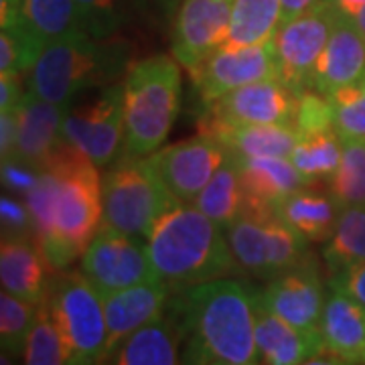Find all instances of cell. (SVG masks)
I'll return each mask as SVG.
<instances>
[{
	"label": "cell",
	"mask_w": 365,
	"mask_h": 365,
	"mask_svg": "<svg viewBox=\"0 0 365 365\" xmlns=\"http://www.w3.org/2000/svg\"><path fill=\"white\" fill-rule=\"evenodd\" d=\"M0 217H2V235L31 234V215H29L25 201L21 203L14 197L2 195Z\"/></svg>",
	"instance_id": "obj_39"
},
{
	"label": "cell",
	"mask_w": 365,
	"mask_h": 365,
	"mask_svg": "<svg viewBox=\"0 0 365 365\" xmlns=\"http://www.w3.org/2000/svg\"><path fill=\"white\" fill-rule=\"evenodd\" d=\"M282 21L280 0H235L227 45H256L272 39Z\"/></svg>",
	"instance_id": "obj_31"
},
{
	"label": "cell",
	"mask_w": 365,
	"mask_h": 365,
	"mask_svg": "<svg viewBox=\"0 0 365 365\" xmlns=\"http://www.w3.org/2000/svg\"><path fill=\"white\" fill-rule=\"evenodd\" d=\"M185 331L182 364L250 365L258 361L256 292L230 278L187 287L175 300Z\"/></svg>",
	"instance_id": "obj_2"
},
{
	"label": "cell",
	"mask_w": 365,
	"mask_h": 365,
	"mask_svg": "<svg viewBox=\"0 0 365 365\" xmlns=\"http://www.w3.org/2000/svg\"><path fill=\"white\" fill-rule=\"evenodd\" d=\"M337 4V9L349 16H357L365 9V0H331Z\"/></svg>",
	"instance_id": "obj_46"
},
{
	"label": "cell",
	"mask_w": 365,
	"mask_h": 365,
	"mask_svg": "<svg viewBox=\"0 0 365 365\" xmlns=\"http://www.w3.org/2000/svg\"><path fill=\"white\" fill-rule=\"evenodd\" d=\"M167 297H169V287L163 280L143 282L104 297L106 323H108L104 361L110 359V355L134 331L165 314Z\"/></svg>",
	"instance_id": "obj_18"
},
{
	"label": "cell",
	"mask_w": 365,
	"mask_h": 365,
	"mask_svg": "<svg viewBox=\"0 0 365 365\" xmlns=\"http://www.w3.org/2000/svg\"><path fill=\"white\" fill-rule=\"evenodd\" d=\"M45 300L63 333L71 364H104L108 341L104 297L83 272L67 268L55 274Z\"/></svg>",
	"instance_id": "obj_7"
},
{
	"label": "cell",
	"mask_w": 365,
	"mask_h": 365,
	"mask_svg": "<svg viewBox=\"0 0 365 365\" xmlns=\"http://www.w3.org/2000/svg\"><path fill=\"white\" fill-rule=\"evenodd\" d=\"M343 209L331 187L325 189L321 182H309L288 195L274 215L309 244H325L335 232Z\"/></svg>",
	"instance_id": "obj_22"
},
{
	"label": "cell",
	"mask_w": 365,
	"mask_h": 365,
	"mask_svg": "<svg viewBox=\"0 0 365 365\" xmlns=\"http://www.w3.org/2000/svg\"><path fill=\"white\" fill-rule=\"evenodd\" d=\"M63 134L98 169H108L124 150V86L110 83L90 104L69 108Z\"/></svg>",
	"instance_id": "obj_12"
},
{
	"label": "cell",
	"mask_w": 365,
	"mask_h": 365,
	"mask_svg": "<svg viewBox=\"0 0 365 365\" xmlns=\"http://www.w3.org/2000/svg\"><path fill=\"white\" fill-rule=\"evenodd\" d=\"M240 173L246 211L256 213H274L288 195L304 185L290 157H240Z\"/></svg>",
	"instance_id": "obj_23"
},
{
	"label": "cell",
	"mask_w": 365,
	"mask_h": 365,
	"mask_svg": "<svg viewBox=\"0 0 365 365\" xmlns=\"http://www.w3.org/2000/svg\"><path fill=\"white\" fill-rule=\"evenodd\" d=\"M201 132L217 138L240 157H290L299 143L294 124H246L205 114Z\"/></svg>",
	"instance_id": "obj_21"
},
{
	"label": "cell",
	"mask_w": 365,
	"mask_h": 365,
	"mask_svg": "<svg viewBox=\"0 0 365 365\" xmlns=\"http://www.w3.org/2000/svg\"><path fill=\"white\" fill-rule=\"evenodd\" d=\"M299 93L280 79L246 83L209 104L211 116L246 124H294Z\"/></svg>",
	"instance_id": "obj_17"
},
{
	"label": "cell",
	"mask_w": 365,
	"mask_h": 365,
	"mask_svg": "<svg viewBox=\"0 0 365 365\" xmlns=\"http://www.w3.org/2000/svg\"><path fill=\"white\" fill-rule=\"evenodd\" d=\"M25 88L21 76L14 73H0V112L16 110L25 98Z\"/></svg>",
	"instance_id": "obj_42"
},
{
	"label": "cell",
	"mask_w": 365,
	"mask_h": 365,
	"mask_svg": "<svg viewBox=\"0 0 365 365\" xmlns=\"http://www.w3.org/2000/svg\"><path fill=\"white\" fill-rule=\"evenodd\" d=\"M57 270L45 258L39 244L29 235H2L0 282L21 299L39 304L47 297Z\"/></svg>",
	"instance_id": "obj_20"
},
{
	"label": "cell",
	"mask_w": 365,
	"mask_h": 365,
	"mask_svg": "<svg viewBox=\"0 0 365 365\" xmlns=\"http://www.w3.org/2000/svg\"><path fill=\"white\" fill-rule=\"evenodd\" d=\"M19 138V110L0 112V155L2 160L13 157Z\"/></svg>",
	"instance_id": "obj_43"
},
{
	"label": "cell",
	"mask_w": 365,
	"mask_h": 365,
	"mask_svg": "<svg viewBox=\"0 0 365 365\" xmlns=\"http://www.w3.org/2000/svg\"><path fill=\"white\" fill-rule=\"evenodd\" d=\"M79 270L108 297L143 282L160 280L148 254L146 237L130 235L102 223L79 260Z\"/></svg>",
	"instance_id": "obj_10"
},
{
	"label": "cell",
	"mask_w": 365,
	"mask_h": 365,
	"mask_svg": "<svg viewBox=\"0 0 365 365\" xmlns=\"http://www.w3.org/2000/svg\"><path fill=\"white\" fill-rule=\"evenodd\" d=\"M365 76V33L355 16L341 11L325 51L319 59L313 90L331 96Z\"/></svg>",
	"instance_id": "obj_19"
},
{
	"label": "cell",
	"mask_w": 365,
	"mask_h": 365,
	"mask_svg": "<svg viewBox=\"0 0 365 365\" xmlns=\"http://www.w3.org/2000/svg\"><path fill=\"white\" fill-rule=\"evenodd\" d=\"M71 104H55L37 98L26 90L23 102L19 104V138L13 157L6 160H19L35 170H45L59 148L67 143L63 134V122Z\"/></svg>",
	"instance_id": "obj_16"
},
{
	"label": "cell",
	"mask_w": 365,
	"mask_h": 365,
	"mask_svg": "<svg viewBox=\"0 0 365 365\" xmlns=\"http://www.w3.org/2000/svg\"><path fill=\"white\" fill-rule=\"evenodd\" d=\"M31 237L57 272L81 260L104 223L102 177L98 167L66 143L23 197Z\"/></svg>",
	"instance_id": "obj_1"
},
{
	"label": "cell",
	"mask_w": 365,
	"mask_h": 365,
	"mask_svg": "<svg viewBox=\"0 0 365 365\" xmlns=\"http://www.w3.org/2000/svg\"><path fill=\"white\" fill-rule=\"evenodd\" d=\"M237 272L270 280L309 258V242L274 213L244 211L227 227Z\"/></svg>",
	"instance_id": "obj_8"
},
{
	"label": "cell",
	"mask_w": 365,
	"mask_h": 365,
	"mask_svg": "<svg viewBox=\"0 0 365 365\" xmlns=\"http://www.w3.org/2000/svg\"><path fill=\"white\" fill-rule=\"evenodd\" d=\"M317 2H321V0H280V4H282V21L280 23L294 19L297 14L304 13L307 9L314 6Z\"/></svg>",
	"instance_id": "obj_45"
},
{
	"label": "cell",
	"mask_w": 365,
	"mask_h": 365,
	"mask_svg": "<svg viewBox=\"0 0 365 365\" xmlns=\"http://www.w3.org/2000/svg\"><path fill=\"white\" fill-rule=\"evenodd\" d=\"M130 57L124 41L96 39L88 33L51 43L29 71L26 90L41 100L71 104L81 91L116 81Z\"/></svg>",
	"instance_id": "obj_4"
},
{
	"label": "cell",
	"mask_w": 365,
	"mask_h": 365,
	"mask_svg": "<svg viewBox=\"0 0 365 365\" xmlns=\"http://www.w3.org/2000/svg\"><path fill=\"white\" fill-rule=\"evenodd\" d=\"M355 21H357V25L361 26V29H364V33H365V9L361 11V13L357 14V16H355Z\"/></svg>",
	"instance_id": "obj_48"
},
{
	"label": "cell",
	"mask_w": 365,
	"mask_h": 365,
	"mask_svg": "<svg viewBox=\"0 0 365 365\" xmlns=\"http://www.w3.org/2000/svg\"><path fill=\"white\" fill-rule=\"evenodd\" d=\"M181 63L153 55L128 69L124 79V153L150 157L158 150L181 110Z\"/></svg>",
	"instance_id": "obj_5"
},
{
	"label": "cell",
	"mask_w": 365,
	"mask_h": 365,
	"mask_svg": "<svg viewBox=\"0 0 365 365\" xmlns=\"http://www.w3.org/2000/svg\"><path fill=\"white\" fill-rule=\"evenodd\" d=\"M37 314V304L2 290L0 294V341L2 351L23 353L29 331Z\"/></svg>",
	"instance_id": "obj_36"
},
{
	"label": "cell",
	"mask_w": 365,
	"mask_h": 365,
	"mask_svg": "<svg viewBox=\"0 0 365 365\" xmlns=\"http://www.w3.org/2000/svg\"><path fill=\"white\" fill-rule=\"evenodd\" d=\"M341 140H365V76L329 96Z\"/></svg>",
	"instance_id": "obj_35"
},
{
	"label": "cell",
	"mask_w": 365,
	"mask_h": 365,
	"mask_svg": "<svg viewBox=\"0 0 365 365\" xmlns=\"http://www.w3.org/2000/svg\"><path fill=\"white\" fill-rule=\"evenodd\" d=\"M258 361L268 365L309 364L325 345L319 331H302L258 304L256 317Z\"/></svg>",
	"instance_id": "obj_25"
},
{
	"label": "cell",
	"mask_w": 365,
	"mask_h": 365,
	"mask_svg": "<svg viewBox=\"0 0 365 365\" xmlns=\"http://www.w3.org/2000/svg\"><path fill=\"white\" fill-rule=\"evenodd\" d=\"M182 0H134V6L140 9L143 13L150 14L153 19L158 21H170L179 11Z\"/></svg>",
	"instance_id": "obj_44"
},
{
	"label": "cell",
	"mask_w": 365,
	"mask_h": 365,
	"mask_svg": "<svg viewBox=\"0 0 365 365\" xmlns=\"http://www.w3.org/2000/svg\"><path fill=\"white\" fill-rule=\"evenodd\" d=\"M185 343L179 317L163 314L134 331L116 351L110 355L108 364L116 365H173L179 364V347Z\"/></svg>",
	"instance_id": "obj_26"
},
{
	"label": "cell",
	"mask_w": 365,
	"mask_h": 365,
	"mask_svg": "<svg viewBox=\"0 0 365 365\" xmlns=\"http://www.w3.org/2000/svg\"><path fill=\"white\" fill-rule=\"evenodd\" d=\"M329 276L365 262V205L345 207L333 235L323 244Z\"/></svg>",
	"instance_id": "obj_30"
},
{
	"label": "cell",
	"mask_w": 365,
	"mask_h": 365,
	"mask_svg": "<svg viewBox=\"0 0 365 365\" xmlns=\"http://www.w3.org/2000/svg\"><path fill=\"white\" fill-rule=\"evenodd\" d=\"M319 335L343 364H365V304L331 290L319 321Z\"/></svg>",
	"instance_id": "obj_24"
},
{
	"label": "cell",
	"mask_w": 365,
	"mask_h": 365,
	"mask_svg": "<svg viewBox=\"0 0 365 365\" xmlns=\"http://www.w3.org/2000/svg\"><path fill=\"white\" fill-rule=\"evenodd\" d=\"M81 11L88 35L96 39H108L122 25H126L134 0H76Z\"/></svg>",
	"instance_id": "obj_37"
},
{
	"label": "cell",
	"mask_w": 365,
	"mask_h": 365,
	"mask_svg": "<svg viewBox=\"0 0 365 365\" xmlns=\"http://www.w3.org/2000/svg\"><path fill=\"white\" fill-rule=\"evenodd\" d=\"M294 126H297L299 134L335 128L333 126V104H331L329 96L317 90L302 91L299 96Z\"/></svg>",
	"instance_id": "obj_38"
},
{
	"label": "cell",
	"mask_w": 365,
	"mask_h": 365,
	"mask_svg": "<svg viewBox=\"0 0 365 365\" xmlns=\"http://www.w3.org/2000/svg\"><path fill=\"white\" fill-rule=\"evenodd\" d=\"M341 11L335 2L321 0L294 19L280 23L274 43L278 53V79L294 93L313 90L319 59L325 51Z\"/></svg>",
	"instance_id": "obj_9"
},
{
	"label": "cell",
	"mask_w": 365,
	"mask_h": 365,
	"mask_svg": "<svg viewBox=\"0 0 365 365\" xmlns=\"http://www.w3.org/2000/svg\"><path fill=\"white\" fill-rule=\"evenodd\" d=\"M23 359L29 365H63L71 364V355L63 339V333L55 323L47 300L37 304V314L29 331Z\"/></svg>",
	"instance_id": "obj_32"
},
{
	"label": "cell",
	"mask_w": 365,
	"mask_h": 365,
	"mask_svg": "<svg viewBox=\"0 0 365 365\" xmlns=\"http://www.w3.org/2000/svg\"><path fill=\"white\" fill-rule=\"evenodd\" d=\"M329 187L343 207L365 205V140H343V157Z\"/></svg>",
	"instance_id": "obj_34"
},
{
	"label": "cell",
	"mask_w": 365,
	"mask_h": 365,
	"mask_svg": "<svg viewBox=\"0 0 365 365\" xmlns=\"http://www.w3.org/2000/svg\"><path fill=\"white\" fill-rule=\"evenodd\" d=\"M227 155V146H223L217 138L199 132L197 136L181 143L160 146L148 160L173 195L182 203H193Z\"/></svg>",
	"instance_id": "obj_13"
},
{
	"label": "cell",
	"mask_w": 365,
	"mask_h": 365,
	"mask_svg": "<svg viewBox=\"0 0 365 365\" xmlns=\"http://www.w3.org/2000/svg\"><path fill=\"white\" fill-rule=\"evenodd\" d=\"M201 213H205L209 220L227 227L244 215L246 211V195L242 187V173H240V157L230 150L223 165L215 170L211 181L203 187V191L193 201Z\"/></svg>",
	"instance_id": "obj_28"
},
{
	"label": "cell",
	"mask_w": 365,
	"mask_h": 365,
	"mask_svg": "<svg viewBox=\"0 0 365 365\" xmlns=\"http://www.w3.org/2000/svg\"><path fill=\"white\" fill-rule=\"evenodd\" d=\"M191 81L203 104H213L222 96L246 83L278 79V53L272 39L256 45H227L189 71Z\"/></svg>",
	"instance_id": "obj_11"
},
{
	"label": "cell",
	"mask_w": 365,
	"mask_h": 365,
	"mask_svg": "<svg viewBox=\"0 0 365 365\" xmlns=\"http://www.w3.org/2000/svg\"><path fill=\"white\" fill-rule=\"evenodd\" d=\"M235 0H182L170 25L173 57L187 71L220 49L230 33Z\"/></svg>",
	"instance_id": "obj_14"
},
{
	"label": "cell",
	"mask_w": 365,
	"mask_h": 365,
	"mask_svg": "<svg viewBox=\"0 0 365 365\" xmlns=\"http://www.w3.org/2000/svg\"><path fill=\"white\" fill-rule=\"evenodd\" d=\"M329 288L343 292V294H349L355 300H359L361 304H365V262L331 276Z\"/></svg>",
	"instance_id": "obj_41"
},
{
	"label": "cell",
	"mask_w": 365,
	"mask_h": 365,
	"mask_svg": "<svg viewBox=\"0 0 365 365\" xmlns=\"http://www.w3.org/2000/svg\"><path fill=\"white\" fill-rule=\"evenodd\" d=\"M148 254L167 287L187 288L235 272L227 232L193 203L167 209L146 235Z\"/></svg>",
	"instance_id": "obj_3"
},
{
	"label": "cell",
	"mask_w": 365,
	"mask_h": 365,
	"mask_svg": "<svg viewBox=\"0 0 365 365\" xmlns=\"http://www.w3.org/2000/svg\"><path fill=\"white\" fill-rule=\"evenodd\" d=\"M343 157V140L335 128L299 134L290 160L300 173L304 185L329 181Z\"/></svg>",
	"instance_id": "obj_29"
},
{
	"label": "cell",
	"mask_w": 365,
	"mask_h": 365,
	"mask_svg": "<svg viewBox=\"0 0 365 365\" xmlns=\"http://www.w3.org/2000/svg\"><path fill=\"white\" fill-rule=\"evenodd\" d=\"M39 179V170L31 169L19 160H2V182L11 189V193L25 197L31 187Z\"/></svg>",
	"instance_id": "obj_40"
},
{
	"label": "cell",
	"mask_w": 365,
	"mask_h": 365,
	"mask_svg": "<svg viewBox=\"0 0 365 365\" xmlns=\"http://www.w3.org/2000/svg\"><path fill=\"white\" fill-rule=\"evenodd\" d=\"M0 23V73H29L45 47L26 31L19 19H6Z\"/></svg>",
	"instance_id": "obj_33"
},
{
	"label": "cell",
	"mask_w": 365,
	"mask_h": 365,
	"mask_svg": "<svg viewBox=\"0 0 365 365\" xmlns=\"http://www.w3.org/2000/svg\"><path fill=\"white\" fill-rule=\"evenodd\" d=\"M6 19H19L43 47L88 33L76 0H23L19 11Z\"/></svg>",
	"instance_id": "obj_27"
},
{
	"label": "cell",
	"mask_w": 365,
	"mask_h": 365,
	"mask_svg": "<svg viewBox=\"0 0 365 365\" xmlns=\"http://www.w3.org/2000/svg\"><path fill=\"white\" fill-rule=\"evenodd\" d=\"M104 223L124 234L146 237L158 217L179 203L148 157L122 153L102 177Z\"/></svg>",
	"instance_id": "obj_6"
},
{
	"label": "cell",
	"mask_w": 365,
	"mask_h": 365,
	"mask_svg": "<svg viewBox=\"0 0 365 365\" xmlns=\"http://www.w3.org/2000/svg\"><path fill=\"white\" fill-rule=\"evenodd\" d=\"M21 2L23 0H0V11H2V19H6V16H11L19 11V6H21Z\"/></svg>",
	"instance_id": "obj_47"
},
{
	"label": "cell",
	"mask_w": 365,
	"mask_h": 365,
	"mask_svg": "<svg viewBox=\"0 0 365 365\" xmlns=\"http://www.w3.org/2000/svg\"><path fill=\"white\" fill-rule=\"evenodd\" d=\"M258 304L278 314L302 331H319V321L325 309V287L314 260H307L297 268L278 274L256 292Z\"/></svg>",
	"instance_id": "obj_15"
}]
</instances>
